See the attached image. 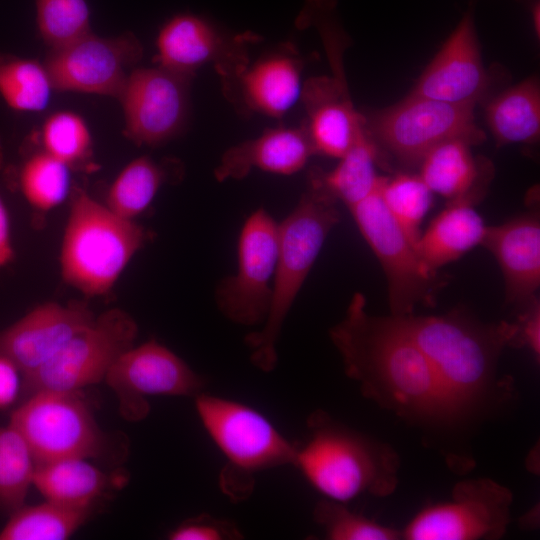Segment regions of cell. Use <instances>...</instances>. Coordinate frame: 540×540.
<instances>
[{
    "mask_svg": "<svg viewBox=\"0 0 540 540\" xmlns=\"http://www.w3.org/2000/svg\"><path fill=\"white\" fill-rule=\"evenodd\" d=\"M355 293L345 317L330 329L346 374L362 393L400 416L449 422L460 414L431 363L392 316L375 317Z\"/></svg>",
    "mask_w": 540,
    "mask_h": 540,
    "instance_id": "6da1fadb",
    "label": "cell"
},
{
    "mask_svg": "<svg viewBox=\"0 0 540 540\" xmlns=\"http://www.w3.org/2000/svg\"><path fill=\"white\" fill-rule=\"evenodd\" d=\"M391 316L425 354L461 416L487 397L499 354L517 334L515 323L481 325L456 313Z\"/></svg>",
    "mask_w": 540,
    "mask_h": 540,
    "instance_id": "7a4b0ae2",
    "label": "cell"
},
{
    "mask_svg": "<svg viewBox=\"0 0 540 540\" xmlns=\"http://www.w3.org/2000/svg\"><path fill=\"white\" fill-rule=\"evenodd\" d=\"M336 203L308 182L294 209L278 223L279 247L270 309L262 327L245 337L251 363L264 372L276 367V344L284 321L326 238L340 220Z\"/></svg>",
    "mask_w": 540,
    "mask_h": 540,
    "instance_id": "3957f363",
    "label": "cell"
},
{
    "mask_svg": "<svg viewBox=\"0 0 540 540\" xmlns=\"http://www.w3.org/2000/svg\"><path fill=\"white\" fill-rule=\"evenodd\" d=\"M307 424L308 438L297 445L293 465L327 499L345 503L395 490L399 461L390 447L335 423L322 411L310 415Z\"/></svg>",
    "mask_w": 540,
    "mask_h": 540,
    "instance_id": "277c9868",
    "label": "cell"
},
{
    "mask_svg": "<svg viewBox=\"0 0 540 540\" xmlns=\"http://www.w3.org/2000/svg\"><path fill=\"white\" fill-rule=\"evenodd\" d=\"M147 238L142 226L75 188L61 246L62 277L87 296L103 295Z\"/></svg>",
    "mask_w": 540,
    "mask_h": 540,
    "instance_id": "5b68a950",
    "label": "cell"
},
{
    "mask_svg": "<svg viewBox=\"0 0 540 540\" xmlns=\"http://www.w3.org/2000/svg\"><path fill=\"white\" fill-rule=\"evenodd\" d=\"M199 419L226 465L220 473L221 490L234 501L249 497L254 475L294 463L297 444L286 439L262 413L241 402L199 393Z\"/></svg>",
    "mask_w": 540,
    "mask_h": 540,
    "instance_id": "8992f818",
    "label": "cell"
},
{
    "mask_svg": "<svg viewBox=\"0 0 540 540\" xmlns=\"http://www.w3.org/2000/svg\"><path fill=\"white\" fill-rule=\"evenodd\" d=\"M473 108L410 93L369 119L364 116L365 127L373 141L401 163L413 166L443 142L461 139L473 145L483 141L484 134L475 124Z\"/></svg>",
    "mask_w": 540,
    "mask_h": 540,
    "instance_id": "52a82bcc",
    "label": "cell"
},
{
    "mask_svg": "<svg viewBox=\"0 0 540 540\" xmlns=\"http://www.w3.org/2000/svg\"><path fill=\"white\" fill-rule=\"evenodd\" d=\"M135 320L113 308L73 336L36 371L22 378L26 398L40 391L73 392L103 380L117 359L134 346Z\"/></svg>",
    "mask_w": 540,
    "mask_h": 540,
    "instance_id": "ba28073f",
    "label": "cell"
},
{
    "mask_svg": "<svg viewBox=\"0 0 540 540\" xmlns=\"http://www.w3.org/2000/svg\"><path fill=\"white\" fill-rule=\"evenodd\" d=\"M9 425L25 440L36 465L97 457L104 440L78 391H40L15 409Z\"/></svg>",
    "mask_w": 540,
    "mask_h": 540,
    "instance_id": "9c48e42d",
    "label": "cell"
},
{
    "mask_svg": "<svg viewBox=\"0 0 540 540\" xmlns=\"http://www.w3.org/2000/svg\"><path fill=\"white\" fill-rule=\"evenodd\" d=\"M279 247V227L258 208L245 220L237 243V269L215 289V303L229 321L262 325L268 315Z\"/></svg>",
    "mask_w": 540,
    "mask_h": 540,
    "instance_id": "30bf717a",
    "label": "cell"
},
{
    "mask_svg": "<svg viewBox=\"0 0 540 540\" xmlns=\"http://www.w3.org/2000/svg\"><path fill=\"white\" fill-rule=\"evenodd\" d=\"M380 184L381 181L370 195L349 210L382 266L392 315L412 314L417 304L433 303L436 272L421 261L414 245L386 208L380 196Z\"/></svg>",
    "mask_w": 540,
    "mask_h": 540,
    "instance_id": "8fae6325",
    "label": "cell"
},
{
    "mask_svg": "<svg viewBox=\"0 0 540 540\" xmlns=\"http://www.w3.org/2000/svg\"><path fill=\"white\" fill-rule=\"evenodd\" d=\"M512 494L490 479L457 483L451 500L429 506L401 533L408 540H476L501 537L510 521Z\"/></svg>",
    "mask_w": 540,
    "mask_h": 540,
    "instance_id": "7c38bea8",
    "label": "cell"
},
{
    "mask_svg": "<svg viewBox=\"0 0 540 540\" xmlns=\"http://www.w3.org/2000/svg\"><path fill=\"white\" fill-rule=\"evenodd\" d=\"M116 395L121 416L138 422L149 414L148 396H192L202 392L203 379L179 356L155 340L122 354L105 376Z\"/></svg>",
    "mask_w": 540,
    "mask_h": 540,
    "instance_id": "4fadbf2b",
    "label": "cell"
},
{
    "mask_svg": "<svg viewBox=\"0 0 540 540\" xmlns=\"http://www.w3.org/2000/svg\"><path fill=\"white\" fill-rule=\"evenodd\" d=\"M192 77L159 65L133 70L119 98L124 134L137 145L148 146L179 135L189 117Z\"/></svg>",
    "mask_w": 540,
    "mask_h": 540,
    "instance_id": "5bb4252c",
    "label": "cell"
},
{
    "mask_svg": "<svg viewBox=\"0 0 540 540\" xmlns=\"http://www.w3.org/2000/svg\"><path fill=\"white\" fill-rule=\"evenodd\" d=\"M143 49L131 33L101 37L89 32L60 48L51 49L44 66L54 90L99 94L119 100L128 75Z\"/></svg>",
    "mask_w": 540,
    "mask_h": 540,
    "instance_id": "9a60e30c",
    "label": "cell"
},
{
    "mask_svg": "<svg viewBox=\"0 0 540 540\" xmlns=\"http://www.w3.org/2000/svg\"><path fill=\"white\" fill-rule=\"evenodd\" d=\"M250 36L230 37L212 21L191 12L167 19L156 38L158 65L193 76L204 65L215 64L218 73L247 59Z\"/></svg>",
    "mask_w": 540,
    "mask_h": 540,
    "instance_id": "2e32d148",
    "label": "cell"
},
{
    "mask_svg": "<svg viewBox=\"0 0 540 540\" xmlns=\"http://www.w3.org/2000/svg\"><path fill=\"white\" fill-rule=\"evenodd\" d=\"M302 63L294 52L274 51L250 63L248 58L219 73L223 89L241 111L279 118L301 98Z\"/></svg>",
    "mask_w": 540,
    "mask_h": 540,
    "instance_id": "e0dca14e",
    "label": "cell"
},
{
    "mask_svg": "<svg viewBox=\"0 0 540 540\" xmlns=\"http://www.w3.org/2000/svg\"><path fill=\"white\" fill-rule=\"evenodd\" d=\"M94 318L81 302L39 305L0 331V354L16 366L23 378L50 360Z\"/></svg>",
    "mask_w": 540,
    "mask_h": 540,
    "instance_id": "ac0fdd59",
    "label": "cell"
},
{
    "mask_svg": "<svg viewBox=\"0 0 540 540\" xmlns=\"http://www.w3.org/2000/svg\"><path fill=\"white\" fill-rule=\"evenodd\" d=\"M488 87L473 8H469L416 82L411 94L474 106Z\"/></svg>",
    "mask_w": 540,
    "mask_h": 540,
    "instance_id": "d6986e66",
    "label": "cell"
},
{
    "mask_svg": "<svg viewBox=\"0 0 540 540\" xmlns=\"http://www.w3.org/2000/svg\"><path fill=\"white\" fill-rule=\"evenodd\" d=\"M303 124L315 153L340 159L366 133L365 117L353 106L343 78H313L303 84Z\"/></svg>",
    "mask_w": 540,
    "mask_h": 540,
    "instance_id": "ffe728a7",
    "label": "cell"
},
{
    "mask_svg": "<svg viewBox=\"0 0 540 540\" xmlns=\"http://www.w3.org/2000/svg\"><path fill=\"white\" fill-rule=\"evenodd\" d=\"M496 258L504 278L505 301L523 306L540 285V222L526 213L487 226L481 243Z\"/></svg>",
    "mask_w": 540,
    "mask_h": 540,
    "instance_id": "44dd1931",
    "label": "cell"
},
{
    "mask_svg": "<svg viewBox=\"0 0 540 540\" xmlns=\"http://www.w3.org/2000/svg\"><path fill=\"white\" fill-rule=\"evenodd\" d=\"M315 154L307 132L299 128L277 127L227 149L214 170L217 181L239 180L253 169L277 175L299 172Z\"/></svg>",
    "mask_w": 540,
    "mask_h": 540,
    "instance_id": "7402d4cb",
    "label": "cell"
},
{
    "mask_svg": "<svg viewBox=\"0 0 540 540\" xmlns=\"http://www.w3.org/2000/svg\"><path fill=\"white\" fill-rule=\"evenodd\" d=\"M487 226L466 199L448 202L421 233L414 247L421 261L433 272L481 245Z\"/></svg>",
    "mask_w": 540,
    "mask_h": 540,
    "instance_id": "603a6c76",
    "label": "cell"
},
{
    "mask_svg": "<svg viewBox=\"0 0 540 540\" xmlns=\"http://www.w3.org/2000/svg\"><path fill=\"white\" fill-rule=\"evenodd\" d=\"M470 144L461 139L443 142L430 150L420 162L419 176L432 193L448 202L480 197L481 168Z\"/></svg>",
    "mask_w": 540,
    "mask_h": 540,
    "instance_id": "cb8c5ba5",
    "label": "cell"
},
{
    "mask_svg": "<svg viewBox=\"0 0 540 540\" xmlns=\"http://www.w3.org/2000/svg\"><path fill=\"white\" fill-rule=\"evenodd\" d=\"M108 476L85 458H66L36 465L32 485L45 497L65 506L91 507L108 488Z\"/></svg>",
    "mask_w": 540,
    "mask_h": 540,
    "instance_id": "d4e9b609",
    "label": "cell"
},
{
    "mask_svg": "<svg viewBox=\"0 0 540 540\" xmlns=\"http://www.w3.org/2000/svg\"><path fill=\"white\" fill-rule=\"evenodd\" d=\"M488 126L499 145L535 143L540 135V88L527 78L494 98L486 109Z\"/></svg>",
    "mask_w": 540,
    "mask_h": 540,
    "instance_id": "484cf974",
    "label": "cell"
},
{
    "mask_svg": "<svg viewBox=\"0 0 540 540\" xmlns=\"http://www.w3.org/2000/svg\"><path fill=\"white\" fill-rule=\"evenodd\" d=\"M378 150L366 133L339 160L331 171L319 169L309 173L308 182L319 187L348 209L370 195L379 185L381 176L375 171Z\"/></svg>",
    "mask_w": 540,
    "mask_h": 540,
    "instance_id": "4316f807",
    "label": "cell"
},
{
    "mask_svg": "<svg viewBox=\"0 0 540 540\" xmlns=\"http://www.w3.org/2000/svg\"><path fill=\"white\" fill-rule=\"evenodd\" d=\"M91 507L76 508L46 500L23 505L9 516L0 540H64L88 519Z\"/></svg>",
    "mask_w": 540,
    "mask_h": 540,
    "instance_id": "83f0119b",
    "label": "cell"
},
{
    "mask_svg": "<svg viewBox=\"0 0 540 540\" xmlns=\"http://www.w3.org/2000/svg\"><path fill=\"white\" fill-rule=\"evenodd\" d=\"M166 168L150 157L128 163L109 188L106 206L116 215L133 220L144 212L167 180Z\"/></svg>",
    "mask_w": 540,
    "mask_h": 540,
    "instance_id": "f1b7e54d",
    "label": "cell"
},
{
    "mask_svg": "<svg viewBox=\"0 0 540 540\" xmlns=\"http://www.w3.org/2000/svg\"><path fill=\"white\" fill-rule=\"evenodd\" d=\"M35 462L23 437L10 425L0 427V512L10 516L24 505Z\"/></svg>",
    "mask_w": 540,
    "mask_h": 540,
    "instance_id": "f546056e",
    "label": "cell"
},
{
    "mask_svg": "<svg viewBox=\"0 0 540 540\" xmlns=\"http://www.w3.org/2000/svg\"><path fill=\"white\" fill-rule=\"evenodd\" d=\"M52 90L44 64L29 59L0 62V95L11 108L42 111L50 102Z\"/></svg>",
    "mask_w": 540,
    "mask_h": 540,
    "instance_id": "4dcf8cb0",
    "label": "cell"
},
{
    "mask_svg": "<svg viewBox=\"0 0 540 540\" xmlns=\"http://www.w3.org/2000/svg\"><path fill=\"white\" fill-rule=\"evenodd\" d=\"M379 192L392 217L415 245L421 235V223L432 205L431 190L419 175L402 173L382 177Z\"/></svg>",
    "mask_w": 540,
    "mask_h": 540,
    "instance_id": "1f68e13d",
    "label": "cell"
},
{
    "mask_svg": "<svg viewBox=\"0 0 540 540\" xmlns=\"http://www.w3.org/2000/svg\"><path fill=\"white\" fill-rule=\"evenodd\" d=\"M70 187V166L45 151L31 156L22 167L20 188L36 209L47 211L58 206Z\"/></svg>",
    "mask_w": 540,
    "mask_h": 540,
    "instance_id": "d6a6232c",
    "label": "cell"
},
{
    "mask_svg": "<svg viewBox=\"0 0 540 540\" xmlns=\"http://www.w3.org/2000/svg\"><path fill=\"white\" fill-rule=\"evenodd\" d=\"M35 10L38 31L51 49L68 45L91 32L86 0H35Z\"/></svg>",
    "mask_w": 540,
    "mask_h": 540,
    "instance_id": "836d02e7",
    "label": "cell"
},
{
    "mask_svg": "<svg viewBox=\"0 0 540 540\" xmlns=\"http://www.w3.org/2000/svg\"><path fill=\"white\" fill-rule=\"evenodd\" d=\"M44 151L70 167L84 162L92 151V136L85 120L71 111L50 115L42 129Z\"/></svg>",
    "mask_w": 540,
    "mask_h": 540,
    "instance_id": "e575fe53",
    "label": "cell"
},
{
    "mask_svg": "<svg viewBox=\"0 0 540 540\" xmlns=\"http://www.w3.org/2000/svg\"><path fill=\"white\" fill-rule=\"evenodd\" d=\"M315 522L331 540H395L401 532L349 510L343 502L321 500L313 511Z\"/></svg>",
    "mask_w": 540,
    "mask_h": 540,
    "instance_id": "d590c367",
    "label": "cell"
},
{
    "mask_svg": "<svg viewBox=\"0 0 540 540\" xmlns=\"http://www.w3.org/2000/svg\"><path fill=\"white\" fill-rule=\"evenodd\" d=\"M171 540H236L242 534L237 526L228 521L203 514L189 519L172 530Z\"/></svg>",
    "mask_w": 540,
    "mask_h": 540,
    "instance_id": "8d00e7d4",
    "label": "cell"
},
{
    "mask_svg": "<svg viewBox=\"0 0 540 540\" xmlns=\"http://www.w3.org/2000/svg\"><path fill=\"white\" fill-rule=\"evenodd\" d=\"M517 326V334L514 344L527 346L537 359L540 355V305L534 296L523 305Z\"/></svg>",
    "mask_w": 540,
    "mask_h": 540,
    "instance_id": "74e56055",
    "label": "cell"
},
{
    "mask_svg": "<svg viewBox=\"0 0 540 540\" xmlns=\"http://www.w3.org/2000/svg\"><path fill=\"white\" fill-rule=\"evenodd\" d=\"M22 377L16 366L0 354V409L9 407L21 393Z\"/></svg>",
    "mask_w": 540,
    "mask_h": 540,
    "instance_id": "f35d334b",
    "label": "cell"
},
{
    "mask_svg": "<svg viewBox=\"0 0 540 540\" xmlns=\"http://www.w3.org/2000/svg\"><path fill=\"white\" fill-rule=\"evenodd\" d=\"M13 255L9 218L0 198V268L8 264L12 260Z\"/></svg>",
    "mask_w": 540,
    "mask_h": 540,
    "instance_id": "ab89813d",
    "label": "cell"
}]
</instances>
